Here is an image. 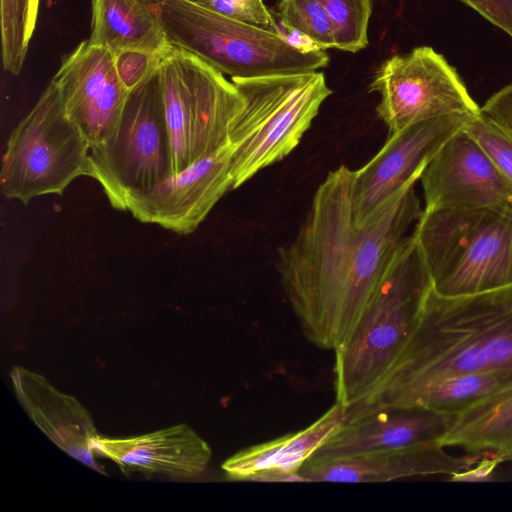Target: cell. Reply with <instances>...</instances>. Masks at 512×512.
Listing matches in <instances>:
<instances>
[{"mask_svg": "<svg viewBox=\"0 0 512 512\" xmlns=\"http://www.w3.org/2000/svg\"><path fill=\"white\" fill-rule=\"evenodd\" d=\"M353 178L346 166L329 172L296 237L278 253L284 292L305 337L321 349L348 338L422 213L411 182L359 224Z\"/></svg>", "mask_w": 512, "mask_h": 512, "instance_id": "obj_1", "label": "cell"}, {"mask_svg": "<svg viewBox=\"0 0 512 512\" xmlns=\"http://www.w3.org/2000/svg\"><path fill=\"white\" fill-rule=\"evenodd\" d=\"M494 369H512V285L450 298L431 290L407 345L366 397Z\"/></svg>", "mask_w": 512, "mask_h": 512, "instance_id": "obj_2", "label": "cell"}, {"mask_svg": "<svg viewBox=\"0 0 512 512\" xmlns=\"http://www.w3.org/2000/svg\"><path fill=\"white\" fill-rule=\"evenodd\" d=\"M432 281L415 233L405 237L348 338L335 351L336 402L365 398L414 333Z\"/></svg>", "mask_w": 512, "mask_h": 512, "instance_id": "obj_3", "label": "cell"}, {"mask_svg": "<svg viewBox=\"0 0 512 512\" xmlns=\"http://www.w3.org/2000/svg\"><path fill=\"white\" fill-rule=\"evenodd\" d=\"M414 231L442 297L512 285V213L493 207L425 209Z\"/></svg>", "mask_w": 512, "mask_h": 512, "instance_id": "obj_4", "label": "cell"}, {"mask_svg": "<svg viewBox=\"0 0 512 512\" xmlns=\"http://www.w3.org/2000/svg\"><path fill=\"white\" fill-rule=\"evenodd\" d=\"M231 81L244 99L230 135L236 189L295 149L332 90L317 71Z\"/></svg>", "mask_w": 512, "mask_h": 512, "instance_id": "obj_5", "label": "cell"}, {"mask_svg": "<svg viewBox=\"0 0 512 512\" xmlns=\"http://www.w3.org/2000/svg\"><path fill=\"white\" fill-rule=\"evenodd\" d=\"M161 20L168 42L231 78L315 72L329 62L325 50H303L279 34L234 20L189 0H164Z\"/></svg>", "mask_w": 512, "mask_h": 512, "instance_id": "obj_6", "label": "cell"}, {"mask_svg": "<svg viewBox=\"0 0 512 512\" xmlns=\"http://www.w3.org/2000/svg\"><path fill=\"white\" fill-rule=\"evenodd\" d=\"M158 77L172 147V171L230 145L233 125L244 106L238 88L196 55L169 45Z\"/></svg>", "mask_w": 512, "mask_h": 512, "instance_id": "obj_7", "label": "cell"}, {"mask_svg": "<svg viewBox=\"0 0 512 512\" xmlns=\"http://www.w3.org/2000/svg\"><path fill=\"white\" fill-rule=\"evenodd\" d=\"M89 150L51 80L8 139L0 172L1 193L24 204L38 196L62 195L73 180L86 176Z\"/></svg>", "mask_w": 512, "mask_h": 512, "instance_id": "obj_8", "label": "cell"}, {"mask_svg": "<svg viewBox=\"0 0 512 512\" xmlns=\"http://www.w3.org/2000/svg\"><path fill=\"white\" fill-rule=\"evenodd\" d=\"M173 175L172 147L158 71L130 91L109 139L89 150L86 176L102 187L112 207Z\"/></svg>", "mask_w": 512, "mask_h": 512, "instance_id": "obj_9", "label": "cell"}, {"mask_svg": "<svg viewBox=\"0 0 512 512\" xmlns=\"http://www.w3.org/2000/svg\"><path fill=\"white\" fill-rule=\"evenodd\" d=\"M370 90L380 95L376 111L390 134L417 122L481 110L456 69L429 46L386 59Z\"/></svg>", "mask_w": 512, "mask_h": 512, "instance_id": "obj_10", "label": "cell"}, {"mask_svg": "<svg viewBox=\"0 0 512 512\" xmlns=\"http://www.w3.org/2000/svg\"><path fill=\"white\" fill-rule=\"evenodd\" d=\"M471 116L450 114L417 122L390 134L379 152L354 171L356 221L361 224L405 185L416 182L443 144L461 130Z\"/></svg>", "mask_w": 512, "mask_h": 512, "instance_id": "obj_11", "label": "cell"}, {"mask_svg": "<svg viewBox=\"0 0 512 512\" xmlns=\"http://www.w3.org/2000/svg\"><path fill=\"white\" fill-rule=\"evenodd\" d=\"M52 80L68 118L90 149L105 143L116 129L130 93L118 77L114 54L84 40L65 57Z\"/></svg>", "mask_w": 512, "mask_h": 512, "instance_id": "obj_12", "label": "cell"}, {"mask_svg": "<svg viewBox=\"0 0 512 512\" xmlns=\"http://www.w3.org/2000/svg\"><path fill=\"white\" fill-rule=\"evenodd\" d=\"M231 146L198 160L157 186L130 196L124 211L179 234L192 233L232 189Z\"/></svg>", "mask_w": 512, "mask_h": 512, "instance_id": "obj_13", "label": "cell"}, {"mask_svg": "<svg viewBox=\"0 0 512 512\" xmlns=\"http://www.w3.org/2000/svg\"><path fill=\"white\" fill-rule=\"evenodd\" d=\"M420 179L425 209L493 207L512 213V187L464 127L443 144Z\"/></svg>", "mask_w": 512, "mask_h": 512, "instance_id": "obj_14", "label": "cell"}, {"mask_svg": "<svg viewBox=\"0 0 512 512\" xmlns=\"http://www.w3.org/2000/svg\"><path fill=\"white\" fill-rule=\"evenodd\" d=\"M456 415L429 409L388 406L345 421L308 461L322 462L413 447L439 440Z\"/></svg>", "mask_w": 512, "mask_h": 512, "instance_id": "obj_15", "label": "cell"}, {"mask_svg": "<svg viewBox=\"0 0 512 512\" xmlns=\"http://www.w3.org/2000/svg\"><path fill=\"white\" fill-rule=\"evenodd\" d=\"M486 454L455 456L439 442L322 462L307 461L300 482H388L398 479L463 473Z\"/></svg>", "mask_w": 512, "mask_h": 512, "instance_id": "obj_16", "label": "cell"}, {"mask_svg": "<svg viewBox=\"0 0 512 512\" xmlns=\"http://www.w3.org/2000/svg\"><path fill=\"white\" fill-rule=\"evenodd\" d=\"M96 454L105 457L128 474L162 475L192 479L201 475L212 457L208 443L186 424L173 425L143 435L110 438L97 434Z\"/></svg>", "mask_w": 512, "mask_h": 512, "instance_id": "obj_17", "label": "cell"}, {"mask_svg": "<svg viewBox=\"0 0 512 512\" xmlns=\"http://www.w3.org/2000/svg\"><path fill=\"white\" fill-rule=\"evenodd\" d=\"M9 375L18 401L34 424L70 456L107 475L94 457L97 433L86 408L39 373L15 366Z\"/></svg>", "mask_w": 512, "mask_h": 512, "instance_id": "obj_18", "label": "cell"}, {"mask_svg": "<svg viewBox=\"0 0 512 512\" xmlns=\"http://www.w3.org/2000/svg\"><path fill=\"white\" fill-rule=\"evenodd\" d=\"M346 421V407L335 403L308 427L244 448L221 465L233 481L300 482L299 471L317 448Z\"/></svg>", "mask_w": 512, "mask_h": 512, "instance_id": "obj_19", "label": "cell"}, {"mask_svg": "<svg viewBox=\"0 0 512 512\" xmlns=\"http://www.w3.org/2000/svg\"><path fill=\"white\" fill-rule=\"evenodd\" d=\"M164 0H91L88 41L113 54L122 50L163 52L170 43L161 20Z\"/></svg>", "mask_w": 512, "mask_h": 512, "instance_id": "obj_20", "label": "cell"}, {"mask_svg": "<svg viewBox=\"0 0 512 512\" xmlns=\"http://www.w3.org/2000/svg\"><path fill=\"white\" fill-rule=\"evenodd\" d=\"M439 443L512 461V388L456 415Z\"/></svg>", "mask_w": 512, "mask_h": 512, "instance_id": "obj_21", "label": "cell"}, {"mask_svg": "<svg viewBox=\"0 0 512 512\" xmlns=\"http://www.w3.org/2000/svg\"><path fill=\"white\" fill-rule=\"evenodd\" d=\"M0 16L3 67L18 75L36 25L32 0H0Z\"/></svg>", "mask_w": 512, "mask_h": 512, "instance_id": "obj_22", "label": "cell"}, {"mask_svg": "<svg viewBox=\"0 0 512 512\" xmlns=\"http://www.w3.org/2000/svg\"><path fill=\"white\" fill-rule=\"evenodd\" d=\"M332 22L335 49L358 52L368 45L371 0H319Z\"/></svg>", "mask_w": 512, "mask_h": 512, "instance_id": "obj_23", "label": "cell"}, {"mask_svg": "<svg viewBox=\"0 0 512 512\" xmlns=\"http://www.w3.org/2000/svg\"><path fill=\"white\" fill-rule=\"evenodd\" d=\"M282 26L310 39L318 49L335 48L332 22L319 0H278Z\"/></svg>", "mask_w": 512, "mask_h": 512, "instance_id": "obj_24", "label": "cell"}, {"mask_svg": "<svg viewBox=\"0 0 512 512\" xmlns=\"http://www.w3.org/2000/svg\"><path fill=\"white\" fill-rule=\"evenodd\" d=\"M464 129L483 148L512 187V135L481 110L468 119Z\"/></svg>", "mask_w": 512, "mask_h": 512, "instance_id": "obj_25", "label": "cell"}, {"mask_svg": "<svg viewBox=\"0 0 512 512\" xmlns=\"http://www.w3.org/2000/svg\"><path fill=\"white\" fill-rule=\"evenodd\" d=\"M225 17L279 34L280 28L263 0H189Z\"/></svg>", "mask_w": 512, "mask_h": 512, "instance_id": "obj_26", "label": "cell"}, {"mask_svg": "<svg viewBox=\"0 0 512 512\" xmlns=\"http://www.w3.org/2000/svg\"><path fill=\"white\" fill-rule=\"evenodd\" d=\"M163 52L122 50L114 53L118 77L129 92L158 71Z\"/></svg>", "mask_w": 512, "mask_h": 512, "instance_id": "obj_27", "label": "cell"}, {"mask_svg": "<svg viewBox=\"0 0 512 512\" xmlns=\"http://www.w3.org/2000/svg\"><path fill=\"white\" fill-rule=\"evenodd\" d=\"M481 111L512 135V84L493 94Z\"/></svg>", "mask_w": 512, "mask_h": 512, "instance_id": "obj_28", "label": "cell"}, {"mask_svg": "<svg viewBox=\"0 0 512 512\" xmlns=\"http://www.w3.org/2000/svg\"><path fill=\"white\" fill-rule=\"evenodd\" d=\"M479 14L512 38V0H478Z\"/></svg>", "mask_w": 512, "mask_h": 512, "instance_id": "obj_29", "label": "cell"}, {"mask_svg": "<svg viewBox=\"0 0 512 512\" xmlns=\"http://www.w3.org/2000/svg\"><path fill=\"white\" fill-rule=\"evenodd\" d=\"M459 1H461L462 3H464L465 5H467L468 7L474 9L475 11H477L479 13L480 7H479L478 0H459Z\"/></svg>", "mask_w": 512, "mask_h": 512, "instance_id": "obj_30", "label": "cell"}, {"mask_svg": "<svg viewBox=\"0 0 512 512\" xmlns=\"http://www.w3.org/2000/svg\"><path fill=\"white\" fill-rule=\"evenodd\" d=\"M39 3H40V0H32V13H33V17L35 19H37V16H38Z\"/></svg>", "mask_w": 512, "mask_h": 512, "instance_id": "obj_31", "label": "cell"}, {"mask_svg": "<svg viewBox=\"0 0 512 512\" xmlns=\"http://www.w3.org/2000/svg\"><path fill=\"white\" fill-rule=\"evenodd\" d=\"M508 478L512 479V469L509 471Z\"/></svg>", "mask_w": 512, "mask_h": 512, "instance_id": "obj_32", "label": "cell"}]
</instances>
